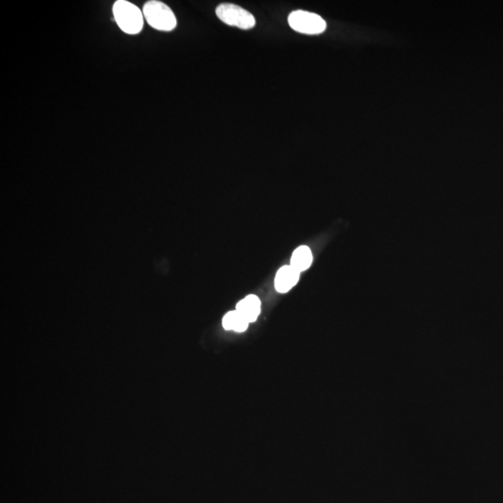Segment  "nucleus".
Listing matches in <instances>:
<instances>
[{
  "mask_svg": "<svg viewBox=\"0 0 503 503\" xmlns=\"http://www.w3.org/2000/svg\"><path fill=\"white\" fill-rule=\"evenodd\" d=\"M113 14L119 28L124 33L139 34L144 26V14L139 8L126 0H118L114 3Z\"/></svg>",
  "mask_w": 503,
  "mask_h": 503,
  "instance_id": "1",
  "label": "nucleus"
},
{
  "mask_svg": "<svg viewBox=\"0 0 503 503\" xmlns=\"http://www.w3.org/2000/svg\"><path fill=\"white\" fill-rule=\"evenodd\" d=\"M143 14L148 25L157 30L172 31L177 26L171 8L159 0H150L144 5Z\"/></svg>",
  "mask_w": 503,
  "mask_h": 503,
  "instance_id": "2",
  "label": "nucleus"
},
{
  "mask_svg": "<svg viewBox=\"0 0 503 503\" xmlns=\"http://www.w3.org/2000/svg\"><path fill=\"white\" fill-rule=\"evenodd\" d=\"M217 16L226 25L249 30L255 26L254 15L235 4H220L215 10Z\"/></svg>",
  "mask_w": 503,
  "mask_h": 503,
  "instance_id": "3",
  "label": "nucleus"
},
{
  "mask_svg": "<svg viewBox=\"0 0 503 503\" xmlns=\"http://www.w3.org/2000/svg\"><path fill=\"white\" fill-rule=\"evenodd\" d=\"M288 23L295 31L305 34H319L326 29V21L320 15L306 10L291 12Z\"/></svg>",
  "mask_w": 503,
  "mask_h": 503,
  "instance_id": "4",
  "label": "nucleus"
},
{
  "mask_svg": "<svg viewBox=\"0 0 503 503\" xmlns=\"http://www.w3.org/2000/svg\"><path fill=\"white\" fill-rule=\"evenodd\" d=\"M300 273L291 265H286L278 270L275 277V289L281 294H286L297 284Z\"/></svg>",
  "mask_w": 503,
  "mask_h": 503,
  "instance_id": "5",
  "label": "nucleus"
},
{
  "mask_svg": "<svg viewBox=\"0 0 503 503\" xmlns=\"http://www.w3.org/2000/svg\"><path fill=\"white\" fill-rule=\"evenodd\" d=\"M236 310L241 313L249 323H254L260 314V299L255 295H247L236 305Z\"/></svg>",
  "mask_w": 503,
  "mask_h": 503,
  "instance_id": "6",
  "label": "nucleus"
},
{
  "mask_svg": "<svg viewBox=\"0 0 503 503\" xmlns=\"http://www.w3.org/2000/svg\"><path fill=\"white\" fill-rule=\"evenodd\" d=\"M313 253L308 246H302L295 249L293 253L291 265L298 273L306 271L313 264Z\"/></svg>",
  "mask_w": 503,
  "mask_h": 503,
  "instance_id": "7",
  "label": "nucleus"
},
{
  "mask_svg": "<svg viewBox=\"0 0 503 503\" xmlns=\"http://www.w3.org/2000/svg\"><path fill=\"white\" fill-rule=\"evenodd\" d=\"M249 324V322L236 310L226 314L222 322L224 328L239 333L246 331Z\"/></svg>",
  "mask_w": 503,
  "mask_h": 503,
  "instance_id": "8",
  "label": "nucleus"
}]
</instances>
